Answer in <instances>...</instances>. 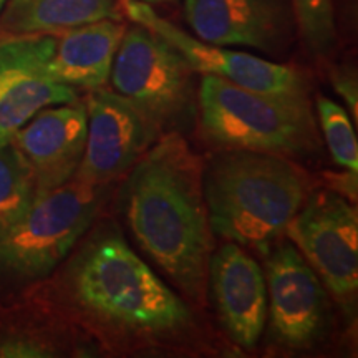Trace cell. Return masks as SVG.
<instances>
[{"mask_svg": "<svg viewBox=\"0 0 358 358\" xmlns=\"http://www.w3.org/2000/svg\"><path fill=\"white\" fill-rule=\"evenodd\" d=\"M60 277V297L111 345L155 347L186 337L192 310L140 259L115 222L93 227Z\"/></svg>", "mask_w": 358, "mask_h": 358, "instance_id": "1", "label": "cell"}, {"mask_svg": "<svg viewBox=\"0 0 358 358\" xmlns=\"http://www.w3.org/2000/svg\"><path fill=\"white\" fill-rule=\"evenodd\" d=\"M204 161L182 133L161 134L120 191L131 234L181 292L204 303L214 234L203 189Z\"/></svg>", "mask_w": 358, "mask_h": 358, "instance_id": "2", "label": "cell"}, {"mask_svg": "<svg viewBox=\"0 0 358 358\" xmlns=\"http://www.w3.org/2000/svg\"><path fill=\"white\" fill-rule=\"evenodd\" d=\"M204 199L214 236L266 250L310 192V178L290 158L222 150L203 173Z\"/></svg>", "mask_w": 358, "mask_h": 358, "instance_id": "3", "label": "cell"}, {"mask_svg": "<svg viewBox=\"0 0 358 358\" xmlns=\"http://www.w3.org/2000/svg\"><path fill=\"white\" fill-rule=\"evenodd\" d=\"M199 128L221 150L302 158L319 153L320 134L310 100L272 96L213 75L198 88Z\"/></svg>", "mask_w": 358, "mask_h": 358, "instance_id": "4", "label": "cell"}, {"mask_svg": "<svg viewBox=\"0 0 358 358\" xmlns=\"http://www.w3.org/2000/svg\"><path fill=\"white\" fill-rule=\"evenodd\" d=\"M110 185L70 179L37 198L0 237V287L17 289L52 274L77 248L108 199Z\"/></svg>", "mask_w": 358, "mask_h": 358, "instance_id": "5", "label": "cell"}, {"mask_svg": "<svg viewBox=\"0 0 358 358\" xmlns=\"http://www.w3.org/2000/svg\"><path fill=\"white\" fill-rule=\"evenodd\" d=\"M194 70L171 43L134 24L116 50L110 82L159 129L185 133L198 111Z\"/></svg>", "mask_w": 358, "mask_h": 358, "instance_id": "6", "label": "cell"}, {"mask_svg": "<svg viewBox=\"0 0 358 358\" xmlns=\"http://www.w3.org/2000/svg\"><path fill=\"white\" fill-rule=\"evenodd\" d=\"M284 232L334 297L350 308L358 290L357 206L330 189L308 192Z\"/></svg>", "mask_w": 358, "mask_h": 358, "instance_id": "7", "label": "cell"}, {"mask_svg": "<svg viewBox=\"0 0 358 358\" xmlns=\"http://www.w3.org/2000/svg\"><path fill=\"white\" fill-rule=\"evenodd\" d=\"M123 10L133 24L145 27L171 43L198 73L213 75L264 95L310 100L307 78L292 66L191 37L159 15L150 3L123 0Z\"/></svg>", "mask_w": 358, "mask_h": 358, "instance_id": "8", "label": "cell"}, {"mask_svg": "<svg viewBox=\"0 0 358 358\" xmlns=\"http://www.w3.org/2000/svg\"><path fill=\"white\" fill-rule=\"evenodd\" d=\"M85 100L87 143L73 178L88 185H111L138 163L161 131L115 90H88Z\"/></svg>", "mask_w": 358, "mask_h": 358, "instance_id": "9", "label": "cell"}, {"mask_svg": "<svg viewBox=\"0 0 358 358\" xmlns=\"http://www.w3.org/2000/svg\"><path fill=\"white\" fill-rule=\"evenodd\" d=\"M57 34H3L0 38V146L40 110L78 100L77 88L48 78Z\"/></svg>", "mask_w": 358, "mask_h": 358, "instance_id": "10", "label": "cell"}, {"mask_svg": "<svg viewBox=\"0 0 358 358\" xmlns=\"http://www.w3.org/2000/svg\"><path fill=\"white\" fill-rule=\"evenodd\" d=\"M264 252L272 334L287 348L312 347L327 325L329 302L324 282L290 241L268 245Z\"/></svg>", "mask_w": 358, "mask_h": 358, "instance_id": "11", "label": "cell"}, {"mask_svg": "<svg viewBox=\"0 0 358 358\" xmlns=\"http://www.w3.org/2000/svg\"><path fill=\"white\" fill-rule=\"evenodd\" d=\"M185 17L203 42L268 55L287 48L295 24L289 0H185Z\"/></svg>", "mask_w": 358, "mask_h": 358, "instance_id": "12", "label": "cell"}, {"mask_svg": "<svg viewBox=\"0 0 358 358\" xmlns=\"http://www.w3.org/2000/svg\"><path fill=\"white\" fill-rule=\"evenodd\" d=\"M12 143L19 148L32 169L37 194L65 185L73 179L85 153V101L78 98L40 110L24 128L13 134Z\"/></svg>", "mask_w": 358, "mask_h": 358, "instance_id": "13", "label": "cell"}, {"mask_svg": "<svg viewBox=\"0 0 358 358\" xmlns=\"http://www.w3.org/2000/svg\"><path fill=\"white\" fill-rule=\"evenodd\" d=\"M208 287L229 337L243 348L256 347L267 319L262 267L239 244L227 241L209 259Z\"/></svg>", "mask_w": 358, "mask_h": 358, "instance_id": "14", "label": "cell"}, {"mask_svg": "<svg viewBox=\"0 0 358 358\" xmlns=\"http://www.w3.org/2000/svg\"><path fill=\"white\" fill-rule=\"evenodd\" d=\"M124 30L122 20L105 19L58 32L48 78L73 88L106 87Z\"/></svg>", "mask_w": 358, "mask_h": 358, "instance_id": "15", "label": "cell"}, {"mask_svg": "<svg viewBox=\"0 0 358 358\" xmlns=\"http://www.w3.org/2000/svg\"><path fill=\"white\" fill-rule=\"evenodd\" d=\"M122 20L118 0H8L2 34H58L98 20Z\"/></svg>", "mask_w": 358, "mask_h": 358, "instance_id": "16", "label": "cell"}, {"mask_svg": "<svg viewBox=\"0 0 358 358\" xmlns=\"http://www.w3.org/2000/svg\"><path fill=\"white\" fill-rule=\"evenodd\" d=\"M37 198L29 163L13 143L0 146V237L24 217Z\"/></svg>", "mask_w": 358, "mask_h": 358, "instance_id": "17", "label": "cell"}, {"mask_svg": "<svg viewBox=\"0 0 358 358\" xmlns=\"http://www.w3.org/2000/svg\"><path fill=\"white\" fill-rule=\"evenodd\" d=\"M315 106L320 129L335 164L358 173V143L350 115L338 103L320 95Z\"/></svg>", "mask_w": 358, "mask_h": 358, "instance_id": "18", "label": "cell"}, {"mask_svg": "<svg viewBox=\"0 0 358 358\" xmlns=\"http://www.w3.org/2000/svg\"><path fill=\"white\" fill-rule=\"evenodd\" d=\"M308 52L327 57L337 40L334 0H289Z\"/></svg>", "mask_w": 358, "mask_h": 358, "instance_id": "19", "label": "cell"}, {"mask_svg": "<svg viewBox=\"0 0 358 358\" xmlns=\"http://www.w3.org/2000/svg\"><path fill=\"white\" fill-rule=\"evenodd\" d=\"M57 352L47 340L35 335H10L0 340V357L7 358H42L55 357Z\"/></svg>", "mask_w": 358, "mask_h": 358, "instance_id": "20", "label": "cell"}, {"mask_svg": "<svg viewBox=\"0 0 358 358\" xmlns=\"http://www.w3.org/2000/svg\"><path fill=\"white\" fill-rule=\"evenodd\" d=\"M332 85L335 92L347 101L353 118H358V83L357 73L350 66H337L332 71Z\"/></svg>", "mask_w": 358, "mask_h": 358, "instance_id": "21", "label": "cell"}, {"mask_svg": "<svg viewBox=\"0 0 358 358\" xmlns=\"http://www.w3.org/2000/svg\"><path fill=\"white\" fill-rule=\"evenodd\" d=\"M325 182L329 185L327 189L337 192V194L345 198L347 201L355 204L358 198V174L357 171H350V169H345V171L340 173H332L327 171L324 174Z\"/></svg>", "mask_w": 358, "mask_h": 358, "instance_id": "22", "label": "cell"}, {"mask_svg": "<svg viewBox=\"0 0 358 358\" xmlns=\"http://www.w3.org/2000/svg\"><path fill=\"white\" fill-rule=\"evenodd\" d=\"M138 2L150 3V6H158V3H173L176 2V0H138Z\"/></svg>", "mask_w": 358, "mask_h": 358, "instance_id": "23", "label": "cell"}, {"mask_svg": "<svg viewBox=\"0 0 358 358\" xmlns=\"http://www.w3.org/2000/svg\"><path fill=\"white\" fill-rule=\"evenodd\" d=\"M7 2L8 0H0V15H2V10H3V7H6Z\"/></svg>", "mask_w": 358, "mask_h": 358, "instance_id": "24", "label": "cell"}]
</instances>
